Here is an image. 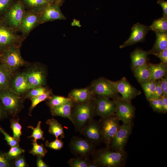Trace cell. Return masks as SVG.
Wrapping results in <instances>:
<instances>
[{
  "instance_id": "obj_8",
  "label": "cell",
  "mask_w": 167,
  "mask_h": 167,
  "mask_svg": "<svg viewBox=\"0 0 167 167\" xmlns=\"http://www.w3.org/2000/svg\"><path fill=\"white\" fill-rule=\"evenodd\" d=\"M94 144L87 139L74 136L71 139L69 147L71 152L76 157L87 159L94 153Z\"/></svg>"
},
{
  "instance_id": "obj_46",
  "label": "cell",
  "mask_w": 167,
  "mask_h": 167,
  "mask_svg": "<svg viewBox=\"0 0 167 167\" xmlns=\"http://www.w3.org/2000/svg\"><path fill=\"white\" fill-rule=\"evenodd\" d=\"M159 58L161 62L167 64V49L154 54Z\"/></svg>"
},
{
  "instance_id": "obj_24",
  "label": "cell",
  "mask_w": 167,
  "mask_h": 167,
  "mask_svg": "<svg viewBox=\"0 0 167 167\" xmlns=\"http://www.w3.org/2000/svg\"><path fill=\"white\" fill-rule=\"evenodd\" d=\"M156 40L149 54L154 55L167 49V32H156Z\"/></svg>"
},
{
  "instance_id": "obj_44",
  "label": "cell",
  "mask_w": 167,
  "mask_h": 167,
  "mask_svg": "<svg viewBox=\"0 0 167 167\" xmlns=\"http://www.w3.org/2000/svg\"><path fill=\"white\" fill-rule=\"evenodd\" d=\"M13 0H0V14L5 12L12 4Z\"/></svg>"
},
{
  "instance_id": "obj_25",
  "label": "cell",
  "mask_w": 167,
  "mask_h": 167,
  "mask_svg": "<svg viewBox=\"0 0 167 167\" xmlns=\"http://www.w3.org/2000/svg\"><path fill=\"white\" fill-rule=\"evenodd\" d=\"M132 71L135 77L140 84L150 79L151 72L149 62L136 67Z\"/></svg>"
},
{
  "instance_id": "obj_5",
  "label": "cell",
  "mask_w": 167,
  "mask_h": 167,
  "mask_svg": "<svg viewBox=\"0 0 167 167\" xmlns=\"http://www.w3.org/2000/svg\"><path fill=\"white\" fill-rule=\"evenodd\" d=\"M25 12L23 2L18 0L12 3L5 12L3 21L16 32L20 30L21 23Z\"/></svg>"
},
{
  "instance_id": "obj_49",
  "label": "cell",
  "mask_w": 167,
  "mask_h": 167,
  "mask_svg": "<svg viewBox=\"0 0 167 167\" xmlns=\"http://www.w3.org/2000/svg\"><path fill=\"white\" fill-rule=\"evenodd\" d=\"M37 159L36 165L37 167H49L42 160V158L38 156H36Z\"/></svg>"
},
{
  "instance_id": "obj_41",
  "label": "cell",
  "mask_w": 167,
  "mask_h": 167,
  "mask_svg": "<svg viewBox=\"0 0 167 167\" xmlns=\"http://www.w3.org/2000/svg\"><path fill=\"white\" fill-rule=\"evenodd\" d=\"M0 132L4 135V139L6 141L7 144L11 147L19 145V142L13 137L8 134L0 126Z\"/></svg>"
},
{
  "instance_id": "obj_35",
  "label": "cell",
  "mask_w": 167,
  "mask_h": 167,
  "mask_svg": "<svg viewBox=\"0 0 167 167\" xmlns=\"http://www.w3.org/2000/svg\"><path fill=\"white\" fill-rule=\"evenodd\" d=\"M41 121L38 122L37 125L36 127H34L32 126H29L28 128L31 129L32 130V135L28 137V138H33L34 139L37 140V139H42L45 140L44 137V132L41 128Z\"/></svg>"
},
{
  "instance_id": "obj_32",
  "label": "cell",
  "mask_w": 167,
  "mask_h": 167,
  "mask_svg": "<svg viewBox=\"0 0 167 167\" xmlns=\"http://www.w3.org/2000/svg\"><path fill=\"white\" fill-rule=\"evenodd\" d=\"M48 100L46 104L50 108L59 106L71 100L68 97L52 95Z\"/></svg>"
},
{
  "instance_id": "obj_20",
  "label": "cell",
  "mask_w": 167,
  "mask_h": 167,
  "mask_svg": "<svg viewBox=\"0 0 167 167\" xmlns=\"http://www.w3.org/2000/svg\"><path fill=\"white\" fill-rule=\"evenodd\" d=\"M89 87L72 90L69 94L68 97L74 103H79L86 101L95 97Z\"/></svg>"
},
{
  "instance_id": "obj_40",
  "label": "cell",
  "mask_w": 167,
  "mask_h": 167,
  "mask_svg": "<svg viewBox=\"0 0 167 167\" xmlns=\"http://www.w3.org/2000/svg\"><path fill=\"white\" fill-rule=\"evenodd\" d=\"M64 146L63 142L61 139L56 138L52 142L46 141L45 142V147L54 150L61 149Z\"/></svg>"
},
{
  "instance_id": "obj_19",
  "label": "cell",
  "mask_w": 167,
  "mask_h": 167,
  "mask_svg": "<svg viewBox=\"0 0 167 167\" xmlns=\"http://www.w3.org/2000/svg\"><path fill=\"white\" fill-rule=\"evenodd\" d=\"M40 18V11L32 10L25 12L20 30L24 35L28 34L38 24Z\"/></svg>"
},
{
  "instance_id": "obj_12",
  "label": "cell",
  "mask_w": 167,
  "mask_h": 167,
  "mask_svg": "<svg viewBox=\"0 0 167 167\" xmlns=\"http://www.w3.org/2000/svg\"><path fill=\"white\" fill-rule=\"evenodd\" d=\"M24 72L28 82L32 89L45 84L46 71L42 66L35 65Z\"/></svg>"
},
{
  "instance_id": "obj_16",
  "label": "cell",
  "mask_w": 167,
  "mask_h": 167,
  "mask_svg": "<svg viewBox=\"0 0 167 167\" xmlns=\"http://www.w3.org/2000/svg\"><path fill=\"white\" fill-rule=\"evenodd\" d=\"M129 37L119 47L120 49L133 45L138 42H143L149 30V26L137 23L131 28Z\"/></svg>"
},
{
  "instance_id": "obj_3",
  "label": "cell",
  "mask_w": 167,
  "mask_h": 167,
  "mask_svg": "<svg viewBox=\"0 0 167 167\" xmlns=\"http://www.w3.org/2000/svg\"><path fill=\"white\" fill-rule=\"evenodd\" d=\"M24 99L8 88L0 89V101L8 115L16 117L23 108Z\"/></svg>"
},
{
  "instance_id": "obj_34",
  "label": "cell",
  "mask_w": 167,
  "mask_h": 167,
  "mask_svg": "<svg viewBox=\"0 0 167 167\" xmlns=\"http://www.w3.org/2000/svg\"><path fill=\"white\" fill-rule=\"evenodd\" d=\"M24 2L33 10L40 11L50 5L46 0H23Z\"/></svg>"
},
{
  "instance_id": "obj_18",
  "label": "cell",
  "mask_w": 167,
  "mask_h": 167,
  "mask_svg": "<svg viewBox=\"0 0 167 167\" xmlns=\"http://www.w3.org/2000/svg\"><path fill=\"white\" fill-rule=\"evenodd\" d=\"M40 11L39 24L56 20H65L66 18L62 12L59 6L57 4H50Z\"/></svg>"
},
{
  "instance_id": "obj_6",
  "label": "cell",
  "mask_w": 167,
  "mask_h": 167,
  "mask_svg": "<svg viewBox=\"0 0 167 167\" xmlns=\"http://www.w3.org/2000/svg\"><path fill=\"white\" fill-rule=\"evenodd\" d=\"M119 120L116 113L101 118L98 122L102 135V141L109 147L114 136L119 128Z\"/></svg>"
},
{
  "instance_id": "obj_7",
  "label": "cell",
  "mask_w": 167,
  "mask_h": 167,
  "mask_svg": "<svg viewBox=\"0 0 167 167\" xmlns=\"http://www.w3.org/2000/svg\"><path fill=\"white\" fill-rule=\"evenodd\" d=\"M95 95L115 99L120 96L113 81L101 77L92 81L89 86Z\"/></svg>"
},
{
  "instance_id": "obj_21",
  "label": "cell",
  "mask_w": 167,
  "mask_h": 167,
  "mask_svg": "<svg viewBox=\"0 0 167 167\" xmlns=\"http://www.w3.org/2000/svg\"><path fill=\"white\" fill-rule=\"evenodd\" d=\"M149 54L148 51H145L139 48L135 49L130 55L132 70L148 63Z\"/></svg>"
},
{
  "instance_id": "obj_47",
  "label": "cell",
  "mask_w": 167,
  "mask_h": 167,
  "mask_svg": "<svg viewBox=\"0 0 167 167\" xmlns=\"http://www.w3.org/2000/svg\"><path fill=\"white\" fill-rule=\"evenodd\" d=\"M160 85L162 91L163 95L167 96V75L160 79Z\"/></svg>"
},
{
  "instance_id": "obj_31",
  "label": "cell",
  "mask_w": 167,
  "mask_h": 167,
  "mask_svg": "<svg viewBox=\"0 0 167 167\" xmlns=\"http://www.w3.org/2000/svg\"><path fill=\"white\" fill-rule=\"evenodd\" d=\"M19 120V117L12 118L10 120V128L13 132V137L19 142L21 141L20 136L22 135V126Z\"/></svg>"
},
{
  "instance_id": "obj_48",
  "label": "cell",
  "mask_w": 167,
  "mask_h": 167,
  "mask_svg": "<svg viewBox=\"0 0 167 167\" xmlns=\"http://www.w3.org/2000/svg\"><path fill=\"white\" fill-rule=\"evenodd\" d=\"M157 3L161 6L163 11V17L167 18V2L164 0H159Z\"/></svg>"
},
{
  "instance_id": "obj_39",
  "label": "cell",
  "mask_w": 167,
  "mask_h": 167,
  "mask_svg": "<svg viewBox=\"0 0 167 167\" xmlns=\"http://www.w3.org/2000/svg\"><path fill=\"white\" fill-rule=\"evenodd\" d=\"M153 111L159 113H163L161 97L158 99H151L148 101Z\"/></svg>"
},
{
  "instance_id": "obj_17",
  "label": "cell",
  "mask_w": 167,
  "mask_h": 167,
  "mask_svg": "<svg viewBox=\"0 0 167 167\" xmlns=\"http://www.w3.org/2000/svg\"><path fill=\"white\" fill-rule=\"evenodd\" d=\"M79 132L94 144H98L102 141L100 125L98 122L93 119L88 123Z\"/></svg>"
},
{
  "instance_id": "obj_37",
  "label": "cell",
  "mask_w": 167,
  "mask_h": 167,
  "mask_svg": "<svg viewBox=\"0 0 167 167\" xmlns=\"http://www.w3.org/2000/svg\"><path fill=\"white\" fill-rule=\"evenodd\" d=\"M48 89L43 86H39L32 88L24 95L23 97L24 99H30L44 93Z\"/></svg>"
},
{
  "instance_id": "obj_33",
  "label": "cell",
  "mask_w": 167,
  "mask_h": 167,
  "mask_svg": "<svg viewBox=\"0 0 167 167\" xmlns=\"http://www.w3.org/2000/svg\"><path fill=\"white\" fill-rule=\"evenodd\" d=\"M32 149L29 152L34 156H38L42 158L44 157L48 152L43 144H39L37 143V140L32 139Z\"/></svg>"
},
{
  "instance_id": "obj_1",
  "label": "cell",
  "mask_w": 167,
  "mask_h": 167,
  "mask_svg": "<svg viewBox=\"0 0 167 167\" xmlns=\"http://www.w3.org/2000/svg\"><path fill=\"white\" fill-rule=\"evenodd\" d=\"M95 98L84 102L74 103L72 116V123L76 131L80 132L88 123L93 119L95 107Z\"/></svg>"
},
{
  "instance_id": "obj_26",
  "label": "cell",
  "mask_w": 167,
  "mask_h": 167,
  "mask_svg": "<svg viewBox=\"0 0 167 167\" xmlns=\"http://www.w3.org/2000/svg\"><path fill=\"white\" fill-rule=\"evenodd\" d=\"M46 124L49 125V132L54 135L56 138L60 137V139L65 137V134L62 125L54 118L48 119Z\"/></svg>"
},
{
  "instance_id": "obj_10",
  "label": "cell",
  "mask_w": 167,
  "mask_h": 167,
  "mask_svg": "<svg viewBox=\"0 0 167 167\" xmlns=\"http://www.w3.org/2000/svg\"><path fill=\"white\" fill-rule=\"evenodd\" d=\"M116 103L115 113L123 123L132 122L135 114V109L131 102H128L122 96L114 99Z\"/></svg>"
},
{
  "instance_id": "obj_14",
  "label": "cell",
  "mask_w": 167,
  "mask_h": 167,
  "mask_svg": "<svg viewBox=\"0 0 167 167\" xmlns=\"http://www.w3.org/2000/svg\"><path fill=\"white\" fill-rule=\"evenodd\" d=\"M113 83L117 92L128 102H131L141 93L140 90L131 85L125 77L117 81H113Z\"/></svg>"
},
{
  "instance_id": "obj_51",
  "label": "cell",
  "mask_w": 167,
  "mask_h": 167,
  "mask_svg": "<svg viewBox=\"0 0 167 167\" xmlns=\"http://www.w3.org/2000/svg\"><path fill=\"white\" fill-rule=\"evenodd\" d=\"M8 116L5 109L0 101V120Z\"/></svg>"
},
{
  "instance_id": "obj_29",
  "label": "cell",
  "mask_w": 167,
  "mask_h": 167,
  "mask_svg": "<svg viewBox=\"0 0 167 167\" xmlns=\"http://www.w3.org/2000/svg\"><path fill=\"white\" fill-rule=\"evenodd\" d=\"M52 94L51 90L48 89L42 94L29 99L31 101V104L29 109V115L31 116V113L32 110L37 105L42 101L47 99H49L52 95Z\"/></svg>"
},
{
  "instance_id": "obj_50",
  "label": "cell",
  "mask_w": 167,
  "mask_h": 167,
  "mask_svg": "<svg viewBox=\"0 0 167 167\" xmlns=\"http://www.w3.org/2000/svg\"><path fill=\"white\" fill-rule=\"evenodd\" d=\"M162 101V104L163 113L167 112V96L162 95L161 96Z\"/></svg>"
},
{
  "instance_id": "obj_38",
  "label": "cell",
  "mask_w": 167,
  "mask_h": 167,
  "mask_svg": "<svg viewBox=\"0 0 167 167\" xmlns=\"http://www.w3.org/2000/svg\"><path fill=\"white\" fill-rule=\"evenodd\" d=\"M89 162L87 159L76 157L70 159L68 164L71 167H88Z\"/></svg>"
},
{
  "instance_id": "obj_9",
  "label": "cell",
  "mask_w": 167,
  "mask_h": 167,
  "mask_svg": "<svg viewBox=\"0 0 167 167\" xmlns=\"http://www.w3.org/2000/svg\"><path fill=\"white\" fill-rule=\"evenodd\" d=\"M22 38L3 21L0 22V52L13 46H20Z\"/></svg>"
},
{
  "instance_id": "obj_36",
  "label": "cell",
  "mask_w": 167,
  "mask_h": 167,
  "mask_svg": "<svg viewBox=\"0 0 167 167\" xmlns=\"http://www.w3.org/2000/svg\"><path fill=\"white\" fill-rule=\"evenodd\" d=\"M25 152V150L19 145L11 147L5 154L9 159L12 161L22 155Z\"/></svg>"
},
{
  "instance_id": "obj_43",
  "label": "cell",
  "mask_w": 167,
  "mask_h": 167,
  "mask_svg": "<svg viewBox=\"0 0 167 167\" xmlns=\"http://www.w3.org/2000/svg\"><path fill=\"white\" fill-rule=\"evenodd\" d=\"M16 167H27L29 166L23 155H21L14 160L13 163Z\"/></svg>"
},
{
  "instance_id": "obj_15",
  "label": "cell",
  "mask_w": 167,
  "mask_h": 167,
  "mask_svg": "<svg viewBox=\"0 0 167 167\" xmlns=\"http://www.w3.org/2000/svg\"><path fill=\"white\" fill-rule=\"evenodd\" d=\"M8 88L20 96L24 95L32 89L28 82L24 72L13 74Z\"/></svg>"
},
{
  "instance_id": "obj_42",
  "label": "cell",
  "mask_w": 167,
  "mask_h": 167,
  "mask_svg": "<svg viewBox=\"0 0 167 167\" xmlns=\"http://www.w3.org/2000/svg\"><path fill=\"white\" fill-rule=\"evenodd\" d=\"M8 158L5 153L0 151V167H9L12 166L13 163Z\"/></svg>"
},
{
  "instance_id": "obj_4",
  "label": "cell",
  "mask_w": 167,
  "mask_h": 167,
  "mask_svg": "<svg viewBox=\"0 0 167 167\" xmlns=\"http://www.w3.org/2000/svg\"><path fill=\"white\" fill-rule=\"evenodd\" d=\"M1 53V62L5 64L13 74L20 68L28 64L21 56L20 46L10 47Z\"/></svg>"
},
{
  "instance_id": "obj_22",
  "label": "cell",
  "mask_w": 167,
  "mask_h": 167,
  "mask_svg": "<svg viewBox=\"0 0 167 167\" xmlns=\"http://www.w3.org/2000/svg\"><path fill=\"white\" fill-rule=\"evenodd\" d=\"M74 102L71 100L59 106L50 108L52 115L67 118L73 123L72 116V108Z\"/></svg>"
},
{
  "instance_id": "obj_45",
  "label": "cell",
  "mask_w": 167,
  "mask_h": 167,
  "mask_svg": "<svg viewBox=\"0 0 167 167\" xmlns=\"http://www.w3.org/2000/svg\"><path fill=\"white\" fill-rule=\"evenodd\" d=\"M162 95V91L160 85V79L156 81L153 95L152 99H158Z\"/></svg>"
},
{
  "instance_id": "obj_2",
  "label": "cell",
  "mask_w": 167,
  "mask_h": 167,
  "mask_svg": "<svg viewBox=\"0 0 167 167\" xmlns=\"http://www.w3.org/2000/svg\"><path fill=\"white\" fill-rule=\"evenodd\" d=\"M126 156L124 151H112L107 147L97 152L93 161L98 167H120L124 165Z\"/></svg>"
},
{
  "instance_id": "obj_28",
  "label": "cell",
  "mask_w": 167,
  "mask_h": 167,
  "mask_svg": "<svg viewBox=\"0 0 167 167\" xmlns=\"http://www.w3.org/2000/svg\"><path fill=\"white\" fill-rule=\"evenodd\" d=\"M149 30L156 32H167V18L162 17L155 19L150 26Z\"/></svg>"
},
{
  "instance_id": "obj_27",
  "label": "cell",
  "mask_w": 167,
  "mask_h": 167,
  "mask_svg": "<svg viewBox=\"0 0 167 167\" xmlns=\"http://www.w3.org/2000/svg\"><path fill=\"white\" fill-rule=\"evenodd\" d=\"M13 75L6 65L1 62L0 64V89L8 88Z\"/></svg>"
},
{
  "instance_id": "obj_30",
  "label": "cell",
  "mask_w": 167,
  "mask_h": 167,
  "mask_svg": "<svg viewBox=\"0 0 167 167\" xmlns=\"http://www.w3.org/2000/svg\"><path fill=\"white\" fill-rule=\"evenodd\" d=\"M156 81L149 79L140 84L148 101L152 99L153 95Z\"/></svg>"
},
{
  "instance_id": "obj_11",
  "label": "cell",
  "mask_w": 167,
  "mask_h": 167,
  "mask_svg": "<svg viewBox=\"0 0 167 167\" xmlns=\"http://www.w3.org/2000/svg\"><path fill=\"white\" fill-rule=\"evenodd\" d=\"M132 123H123L114 136L109 147L114 151H124L132 130Z\"/></svg>"
},
{
  "instance_id": "obj_52",
  "label": "cell",
  "mask_w": 167,
  "mask_h": 167,
  "mask_svg": "<svg viewBox=\"0 0 167 167\" xmlns=\"http://www.w3.org/2000/svg\"><path fill=\"white\" fill-rule=\"evenodd\" d=\"M49 4H57L60 6L62 0H46Z\"/></svg>"
},
{
  "instance_id": "obj_13",
  "label": "cell",
  "mask_w": 167,
  "mask_h": 167,
  "mask_svg": "<svg viewBox=\"0 0 167 167\" xmlns=\"http://www.w3.org/2000/svg\"><path fill=\"white\" fill-rule=\"evenodd\" d=\"M94 116L105 118L115 113L116 103L114 100L97 96L95 97Z\"/></svg>"
},
{
  "instance_id": "obj_23",
  "label": "cell",
  "mask_w": 167,
  "mask_h": 167,
  "mask_svg": "<svg viewBox=\"0 0 167 167\" xmlns=\"http://www.w3.org/2000/svg\"><path fill=\"white\" fill-rule=\"evenodd\" d=\"M150 79L156 81L167 75V64L161 62L157 64L149 63Z\"/></svg>"
}]
</instances>
